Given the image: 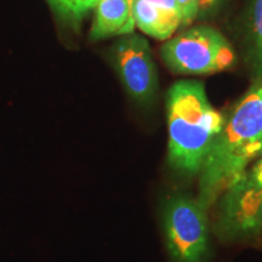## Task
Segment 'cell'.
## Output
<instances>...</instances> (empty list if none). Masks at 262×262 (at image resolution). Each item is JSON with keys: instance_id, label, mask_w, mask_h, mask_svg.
I'll return each mask as SVG.
<instances>
[{"instance_id": "5b68a950", "label": "cell", "mask_w": 262, "mask_h": 262, "mask_svg": "<svg viewBox=\"0 0 262 262\" xmlns=\"http://www.w3.org/2000/svg\"><path fill=\"white\" fill-rule=\"evenodd\" d=\"M219 229L228 238L262 232V157L220 196Z\"/></svg>"}, {"instance_id": "8992f818", "label": "cell", "mask_w": 262, "mask_h": 262, "mask_svg": "<svg viewBox=\"0 0 262 262\" xmlns=\"http://www.w3.org/2000/svg\"><path fill=\"white\" fill-rule=\"evenodd\" d=\"M112 60L127 95L140 104L152 102L158 73L147 39L134 32L120 35L113 47Z\"/></svg>"}, {"instance_id": "30bf717a", "label": "cell", "mask_w": 262, "mask_h": 262, "mask_svg": "<svg viewBox=\"0 0 262 262\" xmlns=\"http://www.w3.org/2000/svg\"><path fill=\"white\" fill-rule=\"evenodd\" d=\"M51 2L68 18L80 21L90 10L95 9L98 0H51Z\"/></svg>"}, {"instance_id": "52a82bcc", "label": "cell", "mask_w": 262, "mask_h": 262, "mask_svg": "<svg viewBox=\"0 0 262 262\" xmlns=\"http://www.w3.org/2000/svg\"><path fill=\"white\" fill-rule=\"evenodd\" d=\"M133 5L129 0H98L90 31L91 40L134 32Z\"/></svg>"}, {"instance_id": "7c38bea8", "label": "cell", "mask_w": 262, "mask_h": 262, "mask_svg": "<svg viewBox=\"0 0 262 262\" xmlns=\"http://www.w3.org/2000/svg\"><path fill=\"white\" fill-rule=\"evenodd\" d=\"M221 2L222 0H201V11L199 12H202L203 15L209 14L215 8H217Z\"/></svg>"}, {"instance_id": "6da1fadb", "label": "cell", "mask_w": 262, "mask_h": 262, "mask_svg": "<svg viewBox=\"0 0 262 262\" xmlns=\"http://www.w3.org/2000/svg\"><path fill=\"white\" fill-rule=\"evenodd\" d=\"M262 137V79L235 104L203 164L196 201L208 210L258 158Z\"/></svg>"}, {"instance_id": "8fae6325", "label": "cell", "mask_w": 262, "mask_h": 262, "mask_svg": "<svg viewBox=\"0 0 262 262\" xmlns=\"http://www.w3.org/2000/svg\"><path fill=\"white\" fill-rule=\"evenodd\" d=\"M181 14V26L191 25L201 11V0H176Z\"/></svg>"}, {"instance_id": "9c48e42d", "label": "cell", "mask_w": 262, "mask_h": 262, "mask_svg": "<svg viewBox=\"0 0 262 262\" xmlns=\"http://www.w3.org/2000/svg\"><path fill=\"white\" fill-rule=\"evenodd\" d=\"M245 58L255 79H262V0H248L244 15Z\"/></svg>"}, {"instance_id": "5bb4252c", "label": "cell", "mask_w": 262, "mask_h": 262, "mask_svg": "<svg viewBox=\"0 0 262 262\" xmlns=\"http://www.w3.org/2000/svg\"><path fill=\"white\" fill-rule=\"evenodd\" d=\"M134 2H135V0H129V3H130V4H131V5H133V4H134Z\"/></svg>"}, {"instance_id": "ba28073f", "label": "cell", "mask_w": 262, "mask_h": 262, "mask_svg": "<svg viewBox=\"0 0 262 262\" xmlns=\"http://www.w3.org/2000/svg\"><path fill=\"white\" fill-rule=\"evenodd\" d=\"M133 18L141 31L149 37L166 40L175 33L181 19L173 17L147 0H135L133 4Z\"/></svg>"}, {"instance_id": "7a4b0ae2", "label": "cell", "mask_w": 262, "mask_h": 262, "mask_svg": "<svg viewBox=\"0 0 262 262\" xmlns=\"http://www.w3.org/2000/svg\"><path fill=\"white\" fill-rule=\"evenodd\" d=\"M169 163L176 171L195 175L225 125V117L209 101L204 84L183 79L166 94Z\"/></svg>"}, {"instance_id": "4fadbf2b", "label": "cell", "mask_w": 262, "mask_h": 262, "mask_svg": "<svg viewBox=\"0 0 262 262\" xmlns=\"http://www.w3.org/2000/svg\"><path fill=\"white\" fill-rule=\"evenodd\" d=\"M260 157H262V137L260 142H258V158H260Z\"/></svg>"}, {"instance_id": "3957f363", "label": "cell", "mask_w": 262, "mask_h": 262, "mask_svg": "<svg viewBox=\"0 0 262 262\" xmlns=\"http://www.w3.org/2000/svg\"><path fill=\"white\" fill-rule=\"evenodd\" d=\"M160 56L170 71L181 75L217 73L237 61L229 41L210 26H196L169 39L160 49Z\"/></svg>"}, {"instance_id": "277c9868", "label": "cell", "mask_w": 262, "mask_h": 262, "mask_svg": "<svg viewBox=\"0 0 262 262\" xmlns=\"http://www.w3.org/2000/svg\"><path fill=\"white\" fill-rule=\"evenodd\" d=\"M166 247L173 262H204L209 251L205 210L186 194H173L163 208Z\"/></svg>"}]
</instances>
